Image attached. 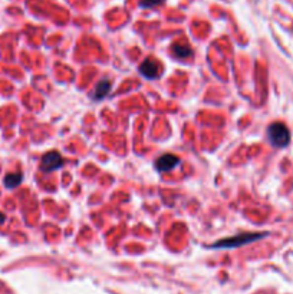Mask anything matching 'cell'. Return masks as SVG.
Returning <instances> with one entry per match:
<instances>
[{
	"instance_id": "obj_1",
	"label": "cell",
	"mask_w": 293,
	"mask_h": 294,
	"mask_svg": "<svg viewBox=\"0 0 293 294\" xmlns=\"http://www.w3.org/2000/svg\"><path fill=\"white\" fill-rule=\"evenodd\" d=\"M267 136H269L270 144L276 148H286L291 144V131L282 122L272 124L267 128Z\"/></svg>"
},
{
	"instance_id": "obj_2",
	"label": "cell",
	"mask_w": 293,
	"mask_h": 294,
	"mask_svg": "<svg viewBox=\"0 0 293 294\" xmlns=\"http://www.w3.org/2000/svg\"><path fill=\"white\" fill-rule=\"evenodd\" d=\"M264 235L266 234H261V232H246V234H240V235L223 238L221 241L216 243L213 247L214 248H236V247H242V245L255 243V241L263 238Z\"/></svg>"
},
{
	"instance_id": "obj_3",
	"label": "cell",
	"mask_w": 293,
	"mask_h": 294,
	"mask_svg": "<svg viewBox=\"0 0 293 294\" xmlns=\"http://www.w3.org/2000/svg\"><path fill=\"white\" fill-rule=\"evenodd\" d=\"M64 165H65V161H64L62 155L58 151H50L43 155V158L40 161V169H42V172L49 174V172L61 169Z\"/></svg>"
},
{
	"instance_id": "obj_4",
	"label": "cell",
	"mask_w": 293,
	"mask_h": 294,
	"mask_svg": "<svg viewBox=\"0 0 293 294\" xmlns=\"http://www.w3.org/2000/svg\"><path fill=\"white\" fill-rule=\"evenodd\" d=\"M180 165V158L173 154H164L157 161H155V168L160 172H168L173 171Z\"/></svg>"
},
{
	"instance_id": "obj_5",
	"label": "cell",
	"mask_w": 293,
	"mask_h": 294,
	"mask_svg": "<svg viewBox=\"0 0 293 294\" xmlns=\"http://www.w3.org/2000/svg\"><path fill=\"white\" fill-rule=\"evenodd\" d=\"M140 72L143 76H146V79H154V78H157V75L160 72V65L155 59L146 58V61L140 65Z\"/></svg>"
},
{
	"instance_id": "obj_6",
	"label": "cell",
	"mask_w": 293,
	"mask_h": 294,
	"mask_svg": "<svg viewBox=\"0 0 293 294\" xmlns=\"http://www.w3.org/2000/svg\"><path fill=\"white\" fill-rule=\"evenodd\" d=\"M111 91V82L110 81H101L97 85V88H95V91H94V94L91 95V98L94 99V100H99V99H104L107 95H108V92Z\"/></svg>"
},
{
	"instance_id": "obj_7",
	"label": "cell",
	"mask_w": 293,
	"mask_h": 294,
	"mask_svg": "<svg viewBox=\"0 0 293 294\" xmlns=\"http://www.w3.org/2000/svg\"><path fill=\"white\" fill-rule=\"evenodd\" d=\"M23 180V175L20 174V172H15V174H7L6 177H4V185H6V188H16L20 185V182Z\"/></svg>"
},
{
	"instance_id": "obj_8",
	"label": "cell",
	"mask_w": 293,
	"mask_h": 294,
	"mask_svg": "<svg viewBox=\"0 0 293 294\" xmlns=\"http://www.w3.org/2000/svg\"><path fill=\"white\" fill-rule=\"evenodd\" d=\"M173 52H174L179 58H188V56H191V53H193L191 48L187 46V45H174V46H173Z\"/></svg>"
},
{
	"instance_id": "obj_9",
	"label": "cell",
	"mask_w": 293,
	"mask_h": 294,
	"mask_svg": "<svg viewBox=\"0 0 293 294\" xmlns=\"http://www.w3.org/2000/svg\"><path fill=\"white\" fill-rule=\"evenodd\" d=\"M164 0H141V6L143 7H154L157 4H161Z\"/></svg>"
},
{
	"instance_id": "obj_10",
	"label": "cell",
	"mask_w": 293,
	"mask_h": 294,
	"mask_svg": "<svg viewBox=\"0 0 293 294\" xmlns=\"http://www.w3.org/2000/svg\"><path fill=\"white\" fill-rule=\"evenodd\" d=\"M4 220H6V217H4V214L0 213V224H3V223H4Z\"/></svg>"
}]
</instances>
